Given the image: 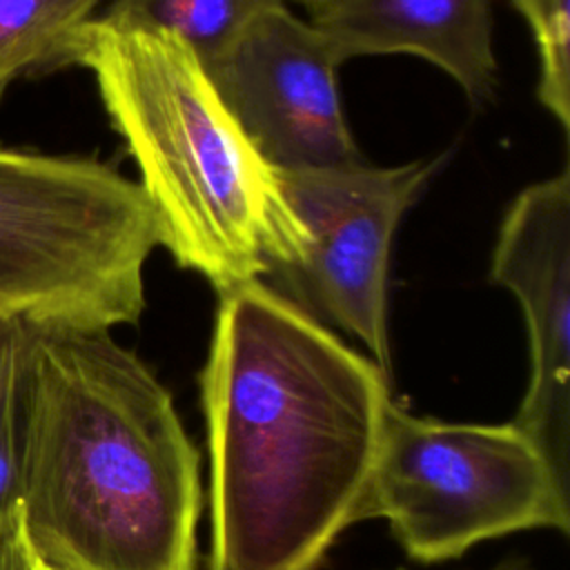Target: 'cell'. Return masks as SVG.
Instances as JSON below:
<instances>
[{
	"instance_id": "1",
	"label": "cell",
	"mask_w": 570,
	"mask_h": 570,
	"mask_svg": "<svg viewBox=\"0 0 570 570\" xmlns=\"http://www.w3.org/2000/svg\"><path fill=\"white\" fill-rule=\"evenodd\" d=\"M200 401L209 570H316L356 523L390 376L254 278L220 294Z\"/></svg>"
},
{
	"instance_id": "2",
	"label": "cell",
	"mask_w": 570,
	"mask_h": 570,
	"mask_svg": "<svg viewBox=\"0 0 570 570\" xmlns=\"http://www.w3.org/2000/svg\"><path fill=\"white\" fill-rule=\"evenodd\" d=\"M16 501L42 570H196L198 450L109 330L29 327Z\"/></svg>"
},
{
	"instance_id": "3",
	"label": "cell",
	"mask_w": 570,
	"mask_h": 570,
	"mask_svg": "<svg viewBox=\"0 0 570 570\" xmlns=\"http://www.w3.org/2000/svg\"><path fill=\"white\" fill-rule=\"evenodd\" d=\"M94 73L160 227V245L218 294L301 261L307 229L278 169L247 138L198 56L176 36L102 13L65 42L56 67Z\"/></svg>"
},
{
	"instance_id": "4",
	"label": "cell",
	"mask_w": 570,
	"mask_h": 570,
	"mask_svg": "<svg viewBox=\"0 0 570 570\" xmlns=\"http://www.w3.org/2000/svg\"><path fill=\"white\" fill-rule=\"evenodd\" d=\"M158 245L147 196L111 165L0 145V318L80 330L138 323Z\"/></svg>"
},
{
	"instance_id": "5",
	"label": "cell",
	"mask_w": 570,
	"mask_h": 570,
	"mask_svg": "<svg viewBox=\"0 0 570 570\" xmlns=\"http://www.w3.org/2000/svg\"><path fill=\"white\" fill-rule=\"evenodd\" d=\"M385 519L421 563L523 530H570V488L512 423H450L385 407L374 465L356 512Z\"/></svg>"
},
{
	"instance_id": "6",
	"label": "cell",
	"mask_w": 570,
	"mask_h": 570,
	"mask_svg": "<svg viewBox=\"0 0 570 570\" xmlns=\"http://www.w3.org/2000/svg\"><path fill=\"white\" fill-rule=\"evenodd\" d=\"M439 160L278 169L283 191L309 236L301 261L278 272L298 305L358 338L387 376L392 238Z\"/></svg>"
},
{
	"instance_id": "7",
	"label": "cell",
	"mask_w": 570,
	"mask_h": 570,
	"mask_svg": "<svg viewBox=\"0 0 570 570\" xmlns=\"http://www.w3.org/2000/svg\"><path fill=\"white\" fill-rule=\"evenodd\" d=\"M247 138L276 169L358 163L336 67L312 22L285 4L261 11L203 65Z\"/></svg>"
},
{
	"instance_id": "8",
	"label": "cell",
	"mask_w": 570,
	"mask_h": 570,
	"mask_svg": "<svg viewBox=\"0 0 570 570\" xmlns=\"http://www.w3.org/2000/svg\"><path fill=\"white\" fill-rule=\"evenodd\" d=\"M528 330L530 379L510 421L570 488V171L539 180L508 207L490 261Z\"/></svg>"
},
{
	"instance_id": "9",
	"label": "cell",
	"mask_w": 570,
	"mask_h": 570,
	"mask_svg": "<svg viewBox=\"0 0 570 570\" xmlns=\"http://www.w3.org/2000/svg\"><path fill=\"white\" fill-rule=\"evenodd\" d=\"M492 0H330L312 24L338 65L356 56L412 53L445 71L472 105L494 98Z\"/></svg>"
},
{
	"instance_id": "10",
	"label": "cell",
	"mask_w": 570,
	"mask_h": 570,
	"mask_svg": "<svg viewBox=\"0 0 570 570\" xmlns=\"http://www.w3.org/2000/svg\"><path fill=\"white\" fill-rule=\"evenodd\" d=\"M283 0H111L107 20L180 38L205 65L261 11Z\"/></svg>"
},
{
	"instance_id": "11",
	"label": "cell",
	"mask_w": 570,
	"mask_h": 570,
	"mask_svg": "<svg viewBox=\"0 0 570 570\" xmlns=\"http://www.w3.org/2000/svg\"><path fill=\"white\" fill-rule=\"evenodd\" d=\"M100 0H0V96L20 73L56 67Z\"/></svg>"
},
{
	"instance_id": "12",
	"label": "cell",
	"mask_w": 570,
	"mask_h": 570,
	"mask_svg": "<svg viewBox=\"0 0 570 570\" xmlns=\"http://www.w3.org/2000/svg\"><path fill=\"white\" fill-rule=\"evenodd\" d=\"M525 18L537 53L541 105L570 131V0H512Z\"/></svg>"
},
{
	"instance_id": "13",
	"label": "cell",
	"mask_w": 570,
	"mask_h": 570,
	"mask_svg": "<svg viewBox=\"0 0 570 570\" xmlns=\"http://www.w3.org/2000/svg\"><path fill=\"white\" fill-rule=\"evenodd\" d=\"M29 347V343H27ZM27 352L4 387L0 390V510L7 508L18 492L20 443H22V387H24Z\"/></svg>"
},
{
	"instance_id": "14",
	"label": "cell",
	"mask_w": 570,
	"mask_h": 570,
	"mask_svg": "<svg viewBox=\"0 0 570 570\" xmlns=\"http://www.w3.org/2000/svg\"><path fill=\"white\" fill-rule=\"evenodd\" d=\"M0 570H40L27 546L16 499L0 510Z\"/></svg>"
},
{
	"instance_id": "15",
	"label": "cell",
	"mask_w": 570,
	"mask_h": 570,
	"mask_svg": "<svg viewBox=\"0 0 570 570\" xmlns=\"http://www.w3.org/2000/svg\"><path fill=\"white\" fill-rule=\"evenodd\" d=\"M29 343V325L22 321L0 318V390L22 361Z\"/></svg>"
},
{
	"instance_id": "16",
	"label": "cell",
	"mask_w": 570,
	"mask_h": 570,
	"mask_svg": "<svg viewBox=\"0 0 570 570\" xmlns=\"http://www.w3.org/2000/svg\"><path fill=\"white\" fill-rule=\"evenodd\" d=\"M394 570H405V568H394ZM488 570H534V566L525 557H508V559H501L499 563L490 566Z\"/></svg>"
},
{
	"instance_id": "17",
	"label": "cell",
	"mask_w": 570,
	"mask_h": 570,
	"mask_svg": "<svg viewBox=\"0 0 570 570\" xmlns=\"http://www.w3.org/2000/svg\"><path fill=\"white\" fill-rule=\"evenodd\" d=\"M301 2L309 4L312 9H318V7H323V4H325V2H330V0H301Z\"/></svg>"
},
{
	"instance_id": "18",
	"label": "cell",
	"mask_w": 570,
	"mask_h": 570,
	"mask_svg": "<svg viewBox=\"0 0 570 570\" xmlns=\"http://www.w3.org/2000/svg\"><path fill=\"white\" fill-rule=\"evenodd\" d=\"M40 570H42V568H40Z\"/></svg>"
}]
</instances>
